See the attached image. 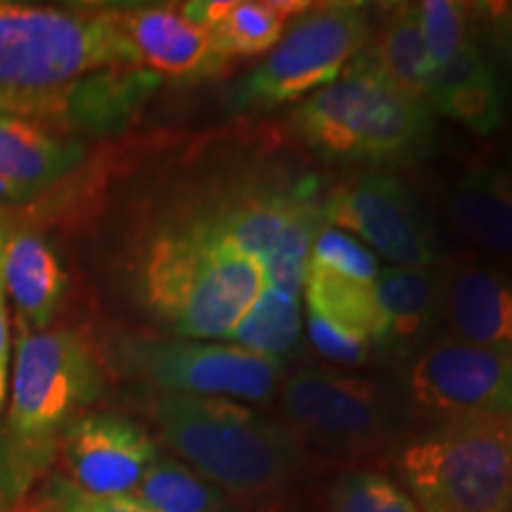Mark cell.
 <instances>
[{"instance_id": "6da1fadb", "label": "cell", "mask_w": 512, "mask_h": 512, "mask_svg": "<svg viewBox=\"0 0 512 512\" xmlns=\"http://www.w3.org/2000/svg\"><path fill=\"white\" fill-rule=\"evenodd\" d=\"M266 287L264 264L200 211L159 228L138 264V294L152 316L197 342L228 339Z\"/></svg>"}, {"instance_id": "7a4b0ae2", "label": "cell", "mask_w": 512, "mask_h": 512, "mask_svg": "<svg viewBox=\"0 0 512 512\" xmlns=\"http://www.w3.org/2000/svg\"><path fill=\"white\" fill-rule=\"evenodd\" d=\"M150 418L159 439L223 494L271 496L304 465L290 427L233 399L159 392Z\"/></svg>"}, {"instance_id": "3957f363", "label": "cell", "mask_w": 512, "mask_h": 512, "mask_svg": "<svg viewBox=\"0 0 512 512\" xmlns=\"http://www.w3.org/2000/svg\"><path fill=\"white\" fill-rule=\"evenodd\" d=\"M102 387L105 370L83 332L19 330L3 427L17 503L55 463L64 430L100 399Z\"/></svg>"}, {"instance_id": "277c9868", "label": "cell", "mask_w": 512, "mask_h": 512, "mask_svg": "<svg viewBox=\"0 0 512 512\" xmlns=\"http://www.w3.org/2000/svg\"><path fill=\"white\" fill-rule=\"evenodd\" d=\"M294 124L318 157L373 166L422 155L434 131L432 107L401 93L368 50L337 81L309 95Z\"/></svg>"}, {"instance_id": "5b68a950", "label": "cell", "mask_w": 512, "mask_h": 512, "mask_svg": "<svg viewBox=\"0 0 512 512\" xmlns=\"http://www.w3.org/2000/svg\"><path fill=\"white\" fill-rule=\"evenodd\" d=\"M394 467L420 512H512L510 420H439L403 441Z\"/></svg>"}, {"instance_id": "8992f818", "label": "cell", "mask_w": 512, "mask_h": 512, "mask_svg": "<svg viewBox=\"0 0 512 512\" xmlns=\"http://www.w3.org/2000/svg\"><path fill=\"white\" fill-rule=\"evenodd\" d=\"M105 69H136L112 5L50 8L0 0V86H62Z\"/></svg>"}, {"instance_id": "52a82bcc", "label": "cell", "mask_w": 512, "mask_h": 512, "mask_svg": "<svg viewBox=\"0 0 512 512\" xmlns=\"http://www.w3.org/2000/svg\"><path fill=\"white\" fill-rule=\"evenodd\" d=\"M280 408L294 437L325 456L354 458L411 430V403L396 387L337 370L306 368L280 389Z\"/></svg>"}, {"instance_id": "ba28073f", "label": "cell", "mask_w": 512, "mask_h": 512, "mask_svg": "<svg viewBox=\"0 0 512 512\" xmlns=\"http://www.w3.org/2000/svg\"><path fill=\"white\" fill-rule=\"evenodd\" d=\"M370 38V5L323 3L302 12L264 62L230 86L235 112L271 110L330 86L363 53Z\"/></svg>"}, {"instance_id": "9c48e42d", "label": "cell", "mask_w": 512, "mask_h": 512, "mask_svg": "<svg viewBox=\"0 0 512 512\" xmlns=\"http://www.w3.org/2000/svg\"><path fill=\"white\" fill-rule=\"evenodd\" d=\"M124 373L140 377L162 392L223 396L266 403L283 382V361L254 354L238 344L197 342V339H140L117 344Z\"/></svg>"}, {"instance_id": "30bf717a", "label": "cell", "mask_w": 512, "mask_h": 512, "mask_svg": "<svg viewBox=\"0 0 512 512\" xmlns=\"http://www.w3.org/2000/svg\"><path fill=\"white\" fill-rule=\"evenodd\" d=\"M159 83L162 79L145 69H105L62 86H0V119L74 140L112 136L136 121Z\"/></svg>"}, {"instance_id": "8fae6325", "label": "cell", "mask_w": 512, "mask_h": 512, "mask_svg": "<svg viewBox=\"0 0 512 512\" xmlns=\"http://www.w3.org/2000/svg\"><path fill=\"white\" fill-rule=\"evenodd\" d=\"M323 219L330 228L356 235L363 245L399 268L439 266L437 228L422 202L392 174H366L325 197Z\"/></svg>"}, {"instance_id": "7c38bea8", "label": "cell", "mask_w": 512, "mask_h": 512, "mask_svg": "<svg viewBox=\"0 0 512 512\" xmlns=\"http://www.w3.org/2000/svg\"><path fill=\"white\" fill-rule=\"evenodd\" d=\"M406 394L415 408L437 420L512 422V358L439 335L413 358Z\"/></svg>"}, {"instance_id": "4fadbf2b", "label": "cell", "mask_w": 512, "mask_h": 512, "mask_svg": "<svg viewBox=\"0 0 512 512\" xmlns=\"http://www.w3.org/2000/svg\"><path fill=\"white\" fill-rule=\"evenodd\" d=\"M64 479L95 496H126L162 456L138 422L112 413L79 415L60 439Z\"/></svg>"}, {"instance_id": "5bb4252c", "label": "cell", "mask_w": 512, "mask_h": 512, "mask_svg": "<svg viewBox=\"0 0 512 512\" xmlns=\"http://www.w3.org/2000/svg\"><path fill=\"white\" fill-rule=\"evenodd\" d=\"M112 17L136 69L176 81L216 79L228 69L230 57L211 31L185 17L181 5H112Z\"/></svg>"}, {"instance_id": "9a60e30c", "label": "cell", "mask_w": 512, "mask_h": 512, "mask_svg": "<svg viewBox=\"0 0 512 512\" xmlns=\"http://www.w3.org/2000/svg\"><path fill=\"white\" fill-rule=\"evenodd\" d=\"M444 323L460 342L512 358V271L491 261L448 266Z\"/></svg>"}, {"instance_id": "2e32d148", "label": "cell", "mask_w": 512, "mask_h": 512, "mask_svg": "<svg viewBox=\"0 0 512 512\" xmlns=\"http://www.w3.org/2000/svg\"><path fill=\"white\" fill-rule=\"evenodd\" d=\"M384 332L377 349L396 358L418 356L444 323L446 268L387 266L375 278Z\"/></svg>"}, {"instance_id": "e0dca14e", "label": "cell", "mask_w": 512, "mask_h": 512, "mask_svg": "<svg viewBox=\"0 0 512 512\" xmlns=\"http://www.w3.org/2000/svg\"><path fill=\"white\" fill-rule=\"evenodd\" d=\"M0 261L5 290L15 302L17 328L27 332L48 330L67 290V275L55 249L38 230L17 226L8 216Z\"/></svg>"}, {"instance_id": "ac0fdd59", "label": "cell", "mask_w": 512, "mask_h": 512, "mask_svg": "<svg viewBox=\"0 0 512 512\" xmlns=\"http://www.w3.org/2000/svg\"><path fill=\"white\" fill-rule=\"evenodd\" d=\"M86 157L81 140L0 119V200L22 204L69 176Z\"/></svg>"}, {"instance_id": "d6986e66", "label": "cell", "mask_w": 512, "mask_h": 512, "mask_svg": "<svg viewBox=\"0 0 512 512\" xmlns=\"http://www.w3.org/2000/svg\"><path fill=\"white\" fill-rule=\"evenodd\" d=\"M444 209L460 238L512 271V171H467L448 188Z\"/></svg>"}, {"instance_id": "ffe728a7", "label": "cell", "mask_w": 512, "mask_h": 512, "mask_svg": "<svg viewBox=\"0 0 512 512\" xmlns=\"http://www.w3.org/2000/svg\"><path fill=\"white\" fill-rule=\"evenodd\" d=\"M427 105L479 136L494 133L505 119V91L494 64L472 36L439 72L430 76Z\"/></svg>"}, {"instance_id": "44dd1931", "label": "cell", "mask_w": 512, "mask_h": 512, "mask_svg": "<svg viewBox=\"0 0 512 512\" xmlns=\"http://www.w3.org/2000/svg\"><path fill=\"white\" fill-rule=\"evenodd\" d=\"M183 15L209 29L223 53L235 57L261 55L278 46L294 12H306L304 3L273 0H195L181 5Z\"/></svg>"}, {"instance_id": "7402d4cb", "label": "cell", "mask_w": 512, "mask_h": 512, "mask_svg": "<svg viewBox=\"0 0 512 512\" xmlns=\"http://www.w3.org/2000/svg\"><path fill=\"white\" fill-rule=\"evenodd\" d=\"M306 311L335 328L368 339L377 347L384 332V316L377 302L375 280L351 278L309 261L304 287Z\"/></svg>"}, {"instance_id": "603a6c76", "label": "cell", "mask_w": 512, "mask_h": 512, "mask_svg": "<svg viewBox=\"0 0 512 512\" xmlns=\"http://www.w3.org/2000/svg\"><path fill=\"white\" fill-rule=\"evenodd\" d=\"M368 53L401 93L427 105L430 69L418 3L389 5Z\"/></svg>"}, {"instance_id": "cb8c5ba5", "label": "cell", "mask_w": 512, "mask_h": 512, "mask_svg": "<svg viewBox=\"0 0 512 512\" xmlns=\"http://www.w3.org/2000/svg\"><path fill=\"white\" fill-rule=\"evenodd\" d=\"M128 496L152 512H235L219 486L207 482L181 460L166 456H159L150 465Z\"/></svg>"}, {"instance_id": "d4e9b609", "label": "cell", "mask_w": 512, "mask_h": 512, "mask_svg": "<svg viewBox=\"0 0 512 512\" xmlns=\"http://www.w3.org/2000/svg\"><path fill=\"white\" fill-rule=\"evenodd\" d=\"M228 342L275 361L294 354L302 347L299 297L268 285L238 328L230 332Z\"/></svg>"}, {"instance_id": "484cf974", "label": "cell", "mask_w": 512, "mask_h": 512, "mask_svg": "<svg viewBox=\"0 0 512 512\" xmlns=\"http://www.w3.org/2000/svg\"><path fill=\"white\" fill-rule=\"evenodd\" d=\"M418 10L427 69L432 76L458 53L465 41L477 36V5L456 3V0H425L418 3Z\"/></svg>"}, {"instance_id": "4316f807", "label": "cell", "mask_w": 512, "mask_h": 512, "mask_svg": "<svg viewBox=\"0 0 512 512\" xmlns=\"http://www.w3.org/2000/svg\"><path fill=\"white\" fill-rule=\"evenodd\" d=\"M330 512H420L413 498L373 470L342 472L328 489Z\"/></svg>"}, {"instance_id": "83f0119b", "label": "cell", "mask_w": 512, "mask_h": 512, "mask_svg": "<svg viewBox=\"0 0 512 512\" xmlns=\"http://www.w3.org/2000/svg\"><path fill=\"white\" fill-rule=\"evenodd\" d=\"M309 261L361 280H375L380 273L373 249H368L354 235L330 226L320 230L318 238L313 240Z\"/></svg>"}, {"instance_id": "f1b7e54d", "label": "cell", "mask_w": 512, "mask_h": 512, "mask_svg": "<svg viewBox=\"0 0 512 512\" xmlns=\"http://www.w3.org/2000/svg\"><path fill=\"white\" fill-rule=\"evenodd\" d=\"M43 505L53 512H152L133 496H95L81 491L62 475L50 477Z\"/></svg>"}, {"instance_id": "f546056e", "label": "cell", "mask_w": 512, "mask_h": 512, "mask_svg": "<svg viewBox=\"0 0 512 512\" xmlns=\"http://www.w3.org/2000/svg\"><path fill=\"white\" fill-rule=\"evenodd\" d=\"M306 332H309L313 347L320 354L328 356L330 361L344 363V366L366 363L370 358V351H373V344L368 339L339 330L335 325L325 323L323 318L313 316V313H306Z\"/></svg>"}, {"instance_id": "4dcf8cb0", "label": "cell", "mask_w": 512, "mask_h": 512, "mask_svg": "<svg viewBox=\"0 0 512 512\" xmlns=\"http://www.w3.org/2000/svg\"><path fill=\"white\" fill-rule=\"evenodd\" d=\"M477 12L484 19V27L489 31L496 50L512 67V0L477 5Z\"/></svg>"}, {"instance_id": "1f68e13d", "label": "cell", "mask_w": 512, "mask_h": 512, "mask_svg": "<svg viewBox=\"0 0 512 512\" xmlns=\"http://www.w3.org/2000/svg\"><path fill=\"white\" fill-rule=\"evenodd\" d=\"M8 211L0 207V249H3V233ZM10 384V318H8V290L3 280V261H0V411L5 406Z\"/></svg>"}, {"instance_id": "d6a6232c", "label": "cell", "mask_w": 512, "mask_h": 512, "mask_svg": "<svg viewBox=\"0 0 512 512\" xmlns=\"http://www.w3.org/2000/svg\"><path fill=\"white\" fill-rule=\"evenodd\" d=\"M12 505H17V496L15 489H12L8 446H5V434L3 427H0V512H8Z\"/></svg>"}, {"instance_id": "836d02e7", "label": "cell", "mask_w": 512, "mask_h": 512, "mask_svg": "<svg viewBox=\"0 0 512 512\" xmlns=\"http://www.w3.org/2000/svg\"><path fill=\"white\" fill-rule=\"evenodd\" d=\"M38 512H53V510L46 508V505H41V510H38Z\"/></svg>"}]
</instances>
